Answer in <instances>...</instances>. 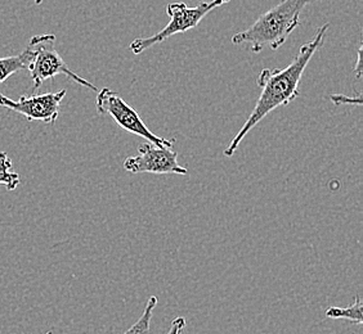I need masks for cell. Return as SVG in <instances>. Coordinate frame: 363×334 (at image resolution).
<instances>
[{"instance_id":"obj_1","label":"cell","mask_w":363,"mask_h":334,"mask_svg":"<svg viewBox=\"0 0 363 334\" xmlns=\"http://www.w3.org/2000/svg\"><path fill=\"white\" fill-rule=\"evenodd\" d=\"M330 25L326 23L318 28L315 38L312 40L301 45L298 56L295 57L293 62L284 70H266L259 74V88L262 89L257 105L254 107L249 119L246 120L244 126L240 129L238 135L232 139L228 146L224 149L225 157H232L238 151V146L244 140L245 137L258 125L262 120L269 115L271 112L279 107L290 105L293 100L299 97V84L304 71L307 69L308 63L313 58L315 52L321 48L325 42V35Z\"/></svg>"},{"instance_id":"obj_2","label":"cell","mask_w":363,"mask_h":334,"mask_svg":"<svg viewBox=\"0 0 363 334\" xmlns=\"http://www.w3.org/2000/svg\"><path fill=\"white\" fill-rule=\"evenodd\" d=\"M323 0H281L276 7L262 14L250 28L232 36L235 45H242L252 53L263 49L277 50L301 25V14L309 4Z\"/></svg>"},{"instance_id":"obj_3","label":"cell","mask_w":363,"mask_h":334,"mask_svg":"<svg viewBox=\"0 0 363 334\" xmlns=\"http://www.w3.org/2000/svg\"><path fill=\"white\" fill-rule=\"evenodd\" d=\"M28 47L33 50V58L31 62L28 63V70L34 83V91H38L44 81L49 79L52 80L57 75L70 77L79 85L98 91L96 85L77 75L63 61L62 57L57 52L56 36L53 34L33 36Z\"/></svg>"},{"instance_id":"obj_4","label":"cell","mask_w":363,"mask_h":334,"mask_svg":"<svg viewBox=\"0 0 363 334\" xmlns=\"http://www.w3.org/2000/svg\"><path fill=\"white\" fill-rule=\"evenodd\" d=\"M230 1V0H210L192 8L186 6L184 3H172L167 7V14L170 17L168 25L155 35L135 39L129 45V48L134 54H140L147 49L152 48L154 45L165 42L173 35L197 28L200 22L203 21L211 11Z\"/></svg>"},{"instance_id":"obj_5","label":"cell","mask_w":363,"mask_h":334,"mask_svg":"<svg viewBox=\"0 0 363 334\" xmlns=\"http://www.w3.org/2000/svg\"><path fill=\"white\" fill-rule=\"evenodd\" d=\"M96 107H97L98 113L111 116L112 119L116 121V124L126 132L142 137L147 142L152 143L155 146H161V148H173L174 146V139L169 140L160 138L151 132L147 127L146 124L143 122V120L140 119L137 111H134L133 108L128 105L123 98L118 96L111 89L104 88L102 91H98Z\"/></svg>"},{"instance_id":"obj_6","label":"cell","mask_w":363,"mask_h":334,"mask_svg":"<svg viewBox=\"0 0 363 334\" xmlns=\"http://www.w3.org/2000/svg\"><path fill=\"white\" fill-rule=\"evenodd\" d=\"M138 152L124 161V168L130 174H189V170L178 163V154L173 148H161L147 142Z\"/></svg>"},{"instance_id":"obj_7","label":"cell","mask_w":363,"mask_h":334,"mask_svg":"<svg viewBox=\"0 0 363 334\" xmlns=\"http://www.w3.org/2000/svg\"><path fill=\"white\" fill-rule=\"evenodd\" d=\"M66 89H62L56 93L20 97L17 100L0 94V107L20 113L30 122L42 121L45 124H55L60 116V107L63 98L66 97Z\"/></svg>"},{"instance_id":"obj_8","label":"cell","mask_w":363,"mask_h":334,"mask_svg":"<svg viewBox=\"0 0 363 334\" xmlns=\"http://www.w3.org/2000/svg\"><path fill=\"white\" fill-rule=\"evenodd\" d=\"M31 58H33V50L28 47L23 49L22 53L17 56L0 58V84L4 83L7 79L21 70H28Z\"/></svg>"},{"instance_id":"obj_9","label":"cell","mask_w":363,"mask_h":334,"mask_svg":"<svg viewBox=\"0 0 363 334\" xmlns=\"http://www.w3.org/2000/svg\"><path fill=\"white\" fill-rule=\"evenodd\" d=\"M363 305L361 297L357 294L354 302L347 307H328L326 316L330 319H345V321L356 323L358 326H362Z\"/></svg>"},{"instance_id":"obj_10","label":"cell","mask_w":363,"mask_h":334,"mask_svg":"<svg viewBox=\"0 0 363 334\" xmlns=\"http://www.w3.org/2000/svg\"><path fill=\"white\" fill-rule=\"evenodd\" d=\"M21 176L13 170V162L6 152H0V185L14 190L20 185Z\"/></svg>"},{"instance_id":"obj_11","label":"cell","mask_w":363,"mask_h":334,"mask_svg":"<svg viewBox=\"0 0 363 334\" xmlns=\"http://www.w3.org/2000/svg\"><path fill=\"white\" fill-rule=\"evenodd\" d=\"M156 305H157V297L151 296L147 301L146 307H145V311L142 313V316L126 330L125 333L123 334H150V327H151V321H152V315H154Z\"/></svg>"},{"instance_id":"obj_12","label":"cell","mask_w":363,"mask_h":334,"mask_svg":"<svg viewBox=\"0 0 363 334\" xmlns=\"http://www.w3.org/2000/svg\"><path fill=\"white\" fill-rule=\"evenodd\" d=\"M330 99L333 100V103L335 105H362V99H361V94H358L357 98L347 97V96H342V94H336V96H331Z\"/></svg>"},{"instance_id":"obj_13","label":"cell","mask_w":363,"mask_h":334,"mask_svg":"<svg viewBox=\"0 0 363 334\" xmlns=\"http://www.w3.org/2000/svg\"><path fill=\"white\" fill-rule=\"evenodd\" d=\"M184 327H186V319L182 318V316L181 318H175L174 321H172L168 334H181Z\"/></svg>"},{"instance_id":"obj_14","label":"cell","mask_w":363,"mask_h":334,"mask_svg":"<svg viewBox=\"0 0 363 334\" xmlns=\"http://www.w3.org/2000/svg\"><path fill=\"white\" fill-rule=\"evenodd\" d=\"M362 44L359 45V48H358V52H357V62L356 67H354V72H356V76L358 79H361L362 77Z\"/></svg>"},{"instance_id":"obj_15","label":"cell","mask_w":363,"mask_h":334,"mask_svg":"<svg viewBox=\"0 0 363 334\" xmlns=\"http://www.w3.org/2000/svg\"><path fill=\"white\" fill-rule=\"evenodd\" d=\"M34 1H35L36 6H39V4H42V3H43V1H44V0H34Z\"/></svg>"},{"instance_id":"obj_16","label":"cell","mask_w":363,"mask_h":334,"mask_svg":"<svg viewBox=\"0 0 363 334\" xmlns=\"http://www.w3.org/2000/svg\"><path fill=\"white\" fill-rule=\"evenodd\" d=\"M45 334H53V332H52V330H49V332H47Z\"/></svg>"}]
</instances>
